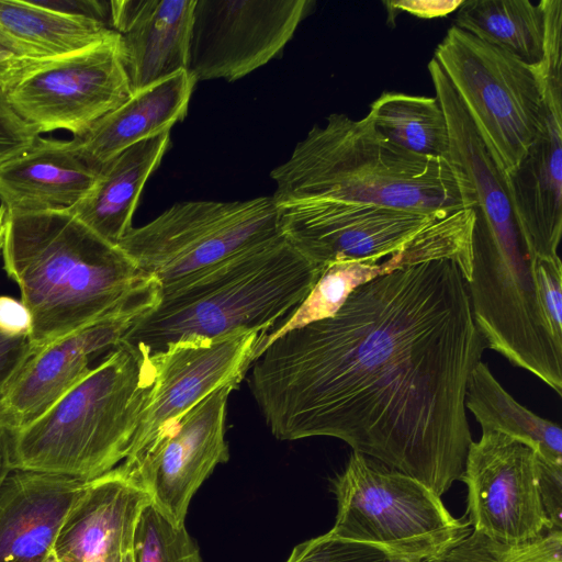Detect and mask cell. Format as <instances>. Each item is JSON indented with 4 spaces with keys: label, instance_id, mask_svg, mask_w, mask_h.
I'll return each mask as SVG.
<instances>
[{
    "label": "cell",
    "instance_id": "cell-7",
    "mask_svg": "<svg viewBox=\"0 0 562 562\" xmlns=\"http://www.w3.org/2000/svg\"><path fill=\"white\" fill-rule=\"evenodd\" d=\"M504 176L525 157L541 113L539 66L452 25L434 57Z\"/></svg>",
    "mask_w": 562,
    "mask_h": 562
},
{
    "label": "cell",
    "instance_id": "cell-29",
    "mask_svg": "<svg viewBox=\"0 0 562 562\" xmlns=\"http://www.w3.org/2000/svg\"><path fill=\"white\" fill-rule=\"evenodd\" d=\"M426 562H562V532L548 530L530 542L508 546L471 530L450 550Z\"/></svg>",
    "mask_w": 562,
    "mask_h": 562
},
{
    "label": "cell",
    "instance_id": "cell-5",
    "mask_svg": "<svg viewBox=\"0 0 562 562\" xmlns=\"http://www.w3.org/2000/svg\"><path fill=\"white\" fill-rule=\"evenodd\" d=\"M154 381L147 357L117 347L47 412L12 434L14 470L85 482L126 458Z\"/></svg>",
    "mask_w": 562,
    "mask_h": 562
},
{
    "label": "cell",
    "instance_id": "cell-9",
    "mask_svg": "<svg viewBox=\"0 0 562 562\" xmlns=\"http://www.w3.org/2000/svg\"><path fill=\"white\" fill-rule=\"evenodd\" d=\"M546 49L539 65L542 113L536 137L505 176L531 262L560 261L562 235V1L546 0Z\"/></svg>",
    "mask_w": 562,
    "mask_h": 562
},
{
    "label": "cell",
    "instance_id": "cell-32",
    "mask_svg": "<svg viewBox=\"0 0 562 562\" xmlns=\"http://www.w3.org/2000/svg\"><path fill=\"white\" fill-rule=\"evenodd\" d=\"M38 137L40 133L13 111L0 88V164L27 149Z\"/></svg>",
    "mask_w": 562,
    "mask_h": 562
},
{
    "label": "cell",
    "instance_id": "cell-17",
    "mask_svg": "<svg viewBox=\"0 0 562 562\" xmlns=\"http://www.w3.org/2000/svg\"><path fill=\"white\" fill-rule=\"evenodd\" d=\"M471 233L472 217L461 210L427 226L402 249L382 260H344L325 266L307 296L263 337L262 346L290 330L331 317L355 289L402 267L446 258L454 260L468 274Z\"/></svg>",
    "mask_w": 562,
    "mask_h": 562
},
{
    "label": "cell",
    "instance_id": "cell-30",
    "mask_svg": "<svg viewBox=\"0 0 562 562\" xmlns=\"http://www.w3.org/2000/svg\"><path fill=\"white\" fill-rule=\"evenodd\" d=\"M285 562H405L385 550L326 532L297 544Z\"/></svg>",
    "mask_w": 562,
    "mask_h": 562
},
{
    "label": "cell",
    "instance_id": "cell-18",
    "mask_svg": "<svg viewBox=\"0 0 562 562\" xmlns=\"http://www.w3.org/2000/svg\"><path fill=\"white\" fill-rule=\"evenodd\" d=\"M148 494L119 468L86 483L57 535L58 562H121Z\"/></svg>",
    "mask_w": 562,
    "mask_h": 562
},
{
    "label": "cell",
    "instance_id": "cell-3",
    "mask_svg": "<svg viewBox=\"0 0 562 562\" xmlns=\"http://www.w3.org/2000/svg\"><path fill=\"white\" fill-rule=\"evenodd\" d=\"M277 205L334 202L448 216L472 206L447 156L424 157L383 137L368 114L331 113L271 172Z\"/></svg>",
    "mask_w": 562,
    "mask_h": 562
},
{
    "label": "cell",
    "instance_id": "cell-27",
    "mask_svg": "<svg viewBox=\"0 0 562 562\" xmlns=\"http://www.w3.org/2000/svg\"><path fill=\"white\" fill-rule=\"evenodd\" d=\"M368 116L393 145L431 158L446 157L449 130L436 97L384 92L370 105Z\"/></svg>",
    "mask_w": 562,
    "mask_h": 562
},
{
    "label": "cell",
    "instance_id": "cell-42",
    "mask_svg": "<svg viewBox=\"0 0 562 562\" xmlns=\"http://www.w3.org/2000/svg\"><path fill=\"white\" fill-rule=\"evenodd\" d=\"M45 562H58L55 558V555L52 553L46 560Z\"/></svg>",
    "mask_w": 562,
    "mask_h": 562
},
{
    "label": "cell",
    "instance_id": "cell-14",
    "mask_svg": "<svg viewBox=\"0 0 562 562\" xmlns=\"http://www.w3.org/2000/svg\"><path fill=\"white\" fill-rule=\"evenodd\" d=\"M277 206L281 235L322 270L336 261L382 260L446 217L317 201Z\"/></svg>",
    "mask_w": 562,
    "mask_h": 562
},
{
    "label": "cell",
    "instance_id": "cell-37",
    "mask_svg": "<svg viewBox=\"0 0 562 562\" xmlns=\"http://www.w3.org/2000/svg\"><path fill=\"white\" fill-rule=\"evenodd\" d=\"M462 0H401L386 1L389 19L395 18L400 12H407L420 19L442 18L458 10Z\"/></svg>",
    "mask_w": 562,
    "mask_h": 562
},
{
    "label": "cell",
    "instance_id": "cell-33",
    "mask_svg": "<svg viewBox=\"0 0 562 562\" xmlns=\"http://www.w3.org/2000/svg\"><path fill=\"white\" fill-rule=\"evenodd\" d=\"M44 59L0 26V88L5 92Z\"/></svg>",
    "mask_w": 562,
    "mask_h": 562
},
{
    "label": "cell",
    "instance_id": "cell-10",
    "mask_svg": "<svg viewBox=\"0 0 562 562\" xmlns=\"http://www.w3.org/2000/svg\"><path fill=\"white\" fill-rule=\"evenodd\" d=\"M132 94L120 37L44 59L7 90L13 111L40 134L67 130L86 134Z\"/></svg>",
    "mask_w": 562,
    "mask_h": 562
},
{
    "label": "cell",
    "instance_id": "cell-39",
    "mask_svg": "<svg viewBox=\"0 0 562 562\" xmlns=\"http://www.w3.org/2000/svg\"><path fill=\"white\" fill-rule=\"evenodd\" d=\"M11 442L12 434L0 423V487L12 470Z\"/></svg>",
    "mask_w": 562,
    "mask_h": 562
},
{
    "label": "cell",
    "instance_id": "cell-34",
    "mask_svg": "<svg viewBox=\"0 0 562 562\" xmlns=\"http://www.w3.org/2000/svg\"><path fill=\"white\" fill-rule=\"evenodd\" d=\"M540 494L552 530L562 527V464L540 461Z\"/></svg>",
    "mask_w": 562,
    "mask_h": 562
},
{
    "label": "cell",
    "instance_id": "cell-41",
    "mask_svg": "<svg viewBox=\"0 0 562 562\" xmlns=\"http://www.w3.org/2000/svg\"><path fill=\"white\" fill-rule=\"evenodd\" d=\"M121 562H134L132 550L123 554Z\"/></svg>",
    "mask_w": 562,
    "mask_h": 562
},
{
    "label": "cell",
    "instance_id": "cell-16",
    "mask_svg": "<svg viewBox=\"0 0 562 562\" xmlns=\"http://www.w3.org/2000/svg\"><path fill=\"white\" fill-rule=\"evenodd\" d=\"M158 300L112 312L32 355L0 396V423L14 434L40 418L90 373L92 359L117 347Z\"/></svg>",
    "mask_w": 562,
    "mask_h": 562
},
{
    "label": "cell",
    "instance_id": "cell-35",
    "mask_svg": "<svg viewBox=\"0 0 562 562\" xmlns=\"http://www.w3.org/2000/svg\"><path fill=\"white\" fill-rule=\"evenodd\" d=\"M31 356L29 335L0 330V396Z\"/></svg>",
    "mask_w": 562,
    "mask_h": 562
},
{
    "label": "cell",
    "instance_id": "cell-15",
    "mask_svg": "<svg viewBox=\"0 0 562 562\" xmlns=\"http://www.w3.org/2000/svg\"><path fill=\"white\" fill-rule=\"evenodd\" d=\"M236 389L227 384L212 392L134 469L121 470L175 525H184L194 493L217 464L229 459L225 420L228 396Z\"/></svg>",
    "mask_w": 562,
    "mask_h": 562
},
{
    "label": "cell",
    "instance_id": "cell-28",
    "mask_svg": "<svg viewBox=\"0 0 562 562\" xmlns=\"http://www.w3.org/2000/svg\"><path fill=\"white\" fill-rule=\"evenodd\" d=\"M132 553L134 562H202L184 525H175L151 503L137 519Z\"/></svg>",
    "mask_w": 562,
    "mask_h": 562
},
{
    "label": "cell",
    "instance_id": "cell-25",
    "mask_svg": "<svg viewBox=\"0 0 562 562\" xmlns=\"http://www.w3.org/2000/svg\"><path fill=\"white\" fill-rule=\"evenodd\" d=\"M454 26L502 48L530 66L546 49L544 1L470 0L457 10Z\"/></svg>",
    "mask_w": 562,
    "mask_h": 562
},
{
    "label": "cell",
    "instance_id": "cell-22",
    "mask_svg": "<svg viewBox=\"0 0 562 562\" xmlns=\"http://www.w3.org/2000/svg\"><path fill=\"white\" fill-rule=\"evenodd\" d=\"M195 80L187 70L133 92L80 137H74L87 160L97 169L150 137L170 132L189 108Z\"/></svg>",
    "mask_w": 562,
    "mask_h": 562
},
{
    "label": "cell",
    "instance_id": "cell-13",
    "mask_svg": "<svg viewBox=\"0 0 562 562\" xmlns=\"http://www.w3.org/2000/svg\"><path fill=\"white\" fill-rule=\"evenodd\" d=\"M540 461L530 447L497 431L470 443L460 481L468 487L474 532L517 546L552 530L541 501Z\"/></svg>",
    "mask_w": 562,
    "mask_h": 562
},
{
    "label": "cell",
    "instance_id": "cell-11",
    "mask_svg": "<svg viewBox=\"0 0 562 562\" xmlns=\"http://www.w3.org/2000/svg\"><path fill=\"white\" fill-rule=\"evenodd\" d=\"M261 334L235 331L214 338L192 337L147 357L154 381L130 451L119 465L134 469L215 390L240 382L248 373Z\"/></svg>",
    "mask_w": 562,
    "mask_h": 562
},
{
    "label": "cell",
    "instance_id": "cell-20",
    "mask_svg": "<svg viewBox=\"0 0 562 562\" xmlns=\"http://www.w3.org/2000/svg\"><path fill=\"white\" fill-rule=\"evenodd\" d=\"M86 483L12 469L0 487V562H45Z\"/></svg>",
    "mask_w": 562,
    "mask_h": 562
},
{
    "label": "cell",
    "instance_id": "cell-23",
    "mask_svg": "<svg viewBox=\"0 0 562 562\" xmlns=\"http://www.w3.org/2000/svg\"><path fill=\"white\" fill-rule=\"evenodd\" d=\"M169 144L167 132L123 150L99 168L88 193L67 210L99 236L117 245L133 228L142 190Z\"/></svg>",
    "mask_w": 562,
    "mask_h": 562
},
{
    "label": "cell",
    "instance_id": "cell-26",
    "mask_svg": "<svg viewBox=\"0 0 562 562\" xmlns=\"http://www.w3.org/2000/svg\"><path fill=\"white\" fill-rule=\"evenodd\" d=\"M0 26L42 58L82 50L115 33L103 22L54 12L31 0H0Z\"/></svg>",
    "mask_w": 562,
    "mask_h": 562
},
{
    "label": "cell",
    "instance_id": "cell-24",
    "mask_svg": "<svg viewBox=\"0 0 562 562\" xmlns=\"http://www.w3.org/2000/svg\"><path fill=\"white\" fill-rule=\"evenodd\" d=\"M465 407L482 432L504 434L530 447L542 460L562 464L561 427L518 403L482 361L470 375Z\"/></svg>",
    "mask_w": 562,
    "mask_h": 562
},
{
    "label": "cell",
    "instance_id": "cell-40",
    "mask_svg": "<svg viewBox=\"0 0 562 562\" xmlns=\"http://www.w3.org/2000/svg\"><path fill=\"white\" fill-rule=\"evenodd\" d=\"M7 210L0 204V250L3 247L5 236Z\"/></svg>",
    "mask_w": 562,
    "mask_h": 562
},
{
    "label": "cell",
    "instance_id": "cell-19",
    "mask_svg": "<svg viewBox=\"0 0 562 562\" xmlns=\"http://www.w3.org/2000/svg\"><path fill=\"white\" fill-rule=\"evenodd\" d=\"M194 1H110L132 93L187 70Z\"/></svg>",
    "mask_w": 562,
    "mask_h": 562
},
{
    "label": "cell",
    "instance_id": "cell-12",
    "mask_svg": "<svg viewBox=\"0 0 562 562\" xmlns=\"http://www.w3.org/2000/svg\"><path fill=\"white\" fill-rule=\"evenodd\" d=\"M310 0H195L187 72L236 81L276 58L311 12Z\"/></svg>",
    "mask_w": 562,
    "mask_h": 562
},
{
    "label": "cell",
    "instance_id": "cell-21",
    "mask_svg": "<svg viewBox=\"0 0 562 562\" xmlns=\"http://www.w3.org/2000/svg\"><path fill=\"white\" fill-rule=\"evenodd\" d=\"M98 170L75 138L41 136L24 151L0 164V200L8 214L67 210L91 189Z\"/></svg>",
    "mask_w": 562,
    "mask_h": 562
},
{
    "label": "cell",
    "instance_id": "cell-4",
    "mask_svg": "<svg viewBox=\"0 0 562 562\" xmlns=\"http://www.w3.org/2000/svg\"><path fill=\"white\" fill-rule=\"evenodd\" d=\"M322 268L282 235L159 289V300L122 338L149 357L186 338L266 335L307 296Z\"/></svg>",
    "mask_w": 562,
    "mask_h": 562
},
{
    "label": "cell",
    "instance_id": "cell-1",
    "mask_svg": "<svg viewBox=\"0 0 562 562\" xmlns=\"http://www.w3.org/2000/svg\"><path fill=\"white\" fill-rule=\"evenodd\" d=\"M485 348L460 266L436 259L363 283L331 317L272 340L249 386L277 439L337 438L441 497L473 441L465 392Z\"/></svg>",
    "mask_w": 562,
    "mask_h": 562
},
{
    "label": "cell",
    "instance_id": "cell-36",
    "mask_svg": "<svg viewBox=\"0 0 562 562\" xmlns=\"http://www.w3.org/2000/svg\"><path fill=\"white\" fill-rule=\"evenodd\" d=\"M31 2L54 12L97 20L110 26V2L98 0H31Z\"/></svg>",
    "mask_w": 562,
    "mask_h": 562
},
{
    "label": "cell",
    "instance_id": "cell-6",
    "mask_svg": "<svg viewBox=\"0 0 562 562\" xmlns=\"http://www.w3.org/2000/svg\"><path fill=\"white\" fill-rule=\"evenodd\" d=\"M331 486L337 515L329 532L379 547L405 562L438 558L472 530L428 486L356 451Z\"/></svg>",
    "mask_w": 562,
    "mask_h": 562
},
{
    "label": "cell",
    "instance_id": "cell-31",
    "mask_svg": "<svg viewBox=\"0 0 562 562\" xmlns=\"http://www.w3.org/2000/svg\"><path fill=\"white\" fill-rule=\"evenodd\" d=\"M541 308L553 335L562 339V263L537 260L533 262Z\"/></svg>",
    "mask_w": 562,
    "mask_h": 562
},
{
    "label": "cell",
    "instance_id": "cell-2",
    "mask_svg": "<svg viewBox=\"0 0 562 562\" xmlns=\"http://www.w3.org/2000/svg\"><path fill=\"white\" fill-rule=\"evenodd\" d=\"M2 255L30 313L32 355L112 312L159 299L154 278L68 210L7 213Z\"/></svg>",
    "mask_w": 562,
    "mask_h": 562
},
{
    "label": "cell",
    "instance_id": "cell-8",
    "mask_svg": "<svg viewBox=\"0 0 562 562\" xmlns=\"http://www.w3.org/2000/svg\"><path fill=\"white\" fill-rule=\"evenodd\" d=\"M280 235L271 195L188 201L133 227L117 246L161 288Z\"/></svg>",
    "mask_w": 562,
    "mask_h": 562
},
{
    "label": "cell",
    "instance_id": "cell-38",
    "mask_svg": "<svg viewBox=\"0 0 562 562\" xmlns=\"http://www.w3.org/2000/svg\"><path fill=\"white\" fill-rule=\"evenodd\" d=\"M31 317L22 301L0 296V330L12 335H29Z\"/></svg>",
    "mask_w": 562,
    "mask_h": 562
}]
</instances>
